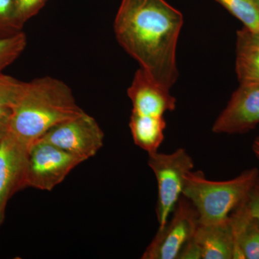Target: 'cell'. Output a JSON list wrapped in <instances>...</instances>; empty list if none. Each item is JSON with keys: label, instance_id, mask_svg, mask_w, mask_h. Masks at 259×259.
I'll return each mask as SVG.
<instances>
[{"label": "cell", "instance_id": "19", "mask_svg": "<svg viewBox=\"0 0 259 259\" xmlns=\"http://www.w3.org/2000/svg\"><path fill=\"white\" fill-rule=\"evenodd\" d=\"M49 0H14L15 15L19 21L25 25L36 15Z\"/></svg>", "mask_w": 259, "mask_h": 259}, {"label": "cell", "instance_id": "8", "mask_svg": "<svg viewBox=\"0 0 259 259\" xmlns=\"http://www.w3.org/2000/svg\"><path fill=\"white\" fill-rule=\"evenodd\" d=\"M259 124V85H240L212 126L215 134H242Z\"/></svg>", "mask_w": 259, "mask_h": 259}, {"label": "cell", "instance_id": "15", "mask_svg": "<svg viewBox=\"0 0 259 259\" xmlns=\"http://www.w3.org/2000/svg\"><path fill=\"white\" fill-rule=\"evenodd\" d=\"M241 21L245 28L259 30V8L256 0H215Z\"/></svg>", "mask_w": 259, "mask_h": 259}, {"label": "cell", "instance_id": "5", "mask_svg": "<svg viewBox=\"0 0 259 259\" xmlns=\"http://www.w3.org/2000/svg\"><path fill=\"white\" fill-rule=\"evenodd\" d=\"M82 162L74 155L38 140L29 146L25 186L42 191L53 190Z\"/></svg>", "mask_w": 259, "mask_h": 259}, {"label": "cell", "instance_id": "11", "mask_svg": "<svg viewBox=\"0 0 259 259\" xmlns=\"http://www.w3.org/2000/svg\"><path fill=\"white\" fill-rule=\"evenodd\" d=\"M202 259H234L235 241L230 217L212 224L199 223L193 238Z\"/></svg>", "mask_w": 259, "mask_h": 259}, {"label": "cell", "instance_id": "17", "mask_svg": "<svg viewBox=\"0 0 259 259\" xmlns=\"http://www.w3.org/2000/svg\"><path fill=\"white\" fill-rule=\"evenodd\" d=\"M26 46L27 37L23 31L12 37L0 38V72L17 60Z\"/></svg>", "mask_w": 259, "mask_h": 259}, {"label": "cell", "instance_id": "13", "mask_svg": "<svg viewBox=\"0 0 259 259\" xmlns=\"http://www.w3.org/2000/svg\"><path fill=\"white\" fill-rule=\"evenodd\" d=\"M130 129L135 144L148 154L157 152L164 139L166 121L163 116H147L133 112Z\"/></svg>", "mask_w": 259, "mask_h": 259}, {"label": "cell", "instance_id": "21", "mask_svg": "<svg viewBox=\"0 0 259 259\" xmlns=\"http://www.w3.org/2000/svg\"><path fill=\"white\" fill-rule=\"evenodd\" d=\"M243 203L250 215L259 223V178L250 190Z\"/></svg>", "mask_w": 259, "mask_h": 259}, {"label": "cell", "instance_id": "7", "mask_svg": "<svg viewBox=\"0 0 259 259\" xmlns=\"http://www.w3.org/2000/svg\"><path fill=\"white\" fill-rule=\"evenodd\" d=\"M104 137L105 135L98 122L83 112L77 117L54 126L39 140L85 161L100 151L103 146Z\"/></svg>", "mask_w": 259, "mask_h": 259}, {"label": "cell", "instance_id": "12", "mask_svg": "<svg viewBox=\"0 0 259 259\" xmlns=\"http://www.w3.org/2000/svg\"><path fill=\"white\" fill-rule=\"evenodd\" d=\"M243 202L230 215L234 236V259H259V223L250 215Z\"/></svg>", "mask_w": 259, "mask_h": 259}, {"label": "cell", "instance_id": "4", "mask_svg": "<svg viewBox=\"0 0 259 259\" xmlns=\"http://www.w3.org/2000/svg\"><path fill=\"white\" fill-rule=\"evenodd\" d=\"M148 166L157 181L158 200L156 212L159 229L163 228L183 193L185 176L193 170V159L185 148L171 153L148 154Z\"/></svg>", "mask_w": 259, "mask_h": 259}, {"label": "cell", "instance_id": "3", "mask_svg": "<svg viewBox=\"0 0 259 259\" xmlns=\"http://www.w3.org/2000/svg\"><path fill=\"white\" fill-rule=\"evenodd\" d=\"M259 178L257 168L242 172L227 181L207 180L202 171H190L185 179L183 193L198 213L199 223L212 224L223 222L244 202Z\"/></svg>", "mask_w": 259, "mask_h": 259}, {"label": "cell", "instance_id": "1", "mask_svg": "<svg viewBox=\"0 0 259 259\" xmlns=\"http://www.w3.org/2000/svg\"><path fill=\"white\" fill-rule=\"evenodd\" d=\"M183 15L165 0H122L117 42L155 81L170 90L179 76L176 50Z\"/></svg>", "mask_w": 259, "mask_h": 259}, {"label": "cell", "instance_id": "9", "mask_svg": "<svg viewBox=\"0 0 259 259\" xmlns=\"http://www.w3.org/2000/svg\"><path fill=\"white\" fill-rule=\"evenodd\" d=\"M29 146L8 132L0 144V226L13 194L25 188V172Z\"/></svg>", "mask_w": 259, "mask_h": 259}, {"label": "cell", "instance_id": "2", "mask_svg": "<svg viewBox=\"0 0 259 259\" xmlns=\"http://www.w3.org/2000/svg\"><path fill=\"white\" fill-rule=\"evenodd\" d=\"M84 112L71 88L51 76L27 82L9 118L8 133L30 146L49 130Z\"/></svg>", "mask_w": 259, "mask_h": 259}, {"label": "cell", "instance_id": "24", "mask_svg": "<svg viewBox=\"0 0 259 259\" xmlns=\"http://www.w3.org/2000/svg\"><path fill=\"white\" fill-rule=\"evenodd\" d=\"M257 5H258L259 8V0H256Z\"/></svg>", "mask_w": 259, "mask_h": 259}, {"label": "cell", "instance_id": "22", "mask_svg": "<svg viewBox=\"0 0 259 259\" xmlns=\"http://www.w3.org/2000/svg\"><path fill=\"white\" fill-rule=\"evenodd\" d=\"M9 119L0 117V144L8 132Z\"/></svg>", "mask_w": 259, "mask_h": 259}, {"label": "cell", "instance_id": "16", "mask_svg": "<svg viewBox=\"0 0 259 259\" xmlns=\"http://www.w3.org/2000/svg\"><path fill=\"white\" fill-rule=\"evenodd\" d=\"M236 71L240 85H259V53L236 51Z\"/></svg>", "mask_w": 259, "mask_h": 259}, {"label": "cell", "instance_id": "14", "mask_svg": "<svg viewBox=\"0 0 259 259\" xmlns=\"http://www.w3.org/2000/svg\"><path fill=\"white\" fill-rule=\"evenodd\" d=\"M27 82L0 72V117L9 119Z\"/></svg>", "mask_w": 259, "mask_h": 259}, {"label": "cell", "instance_id": "10", "mask_svg": "<svg viewBox=\"0 0 259 259\" xmlns=\"http://www.w3.org/2000/svg\"><path fill=\"white\" fill-rule=\"evenodd\" d=\"M127 93L132 102V112L139 115L163 116L165 112L176 108V99L169 90L155 81L141 68L135 74Z\"/></svg>", "mask_w": 259, "mask_h": 259}, {"label": "cell", "instance_id": "20", "mask_svg": "<svg viewBox=\"0 0 259 259\" xmlns=\"http://www.w3.org/2000/svg\"><path fill=\"white\" fill-rule=\"evenodd\" d=\"M236 51L259 53V30H250L243 27L237 32Z\"/></svg>", "mask_w": 259, "mask_h": 259}, {"label": "cell", "instance_id": "23", "mask_svg": "<svg viewBox=\"0 0 259 259\" xmlns=\"http://www.w3.org/2000/svg\"><path fill=\"white\" fill-rule=\"evenodd\" d=\"M252 150H253L255 156H256L257 159L259 161V137L256 138L253 141V144L252 145Z\"/></svg>", "mask_w": 259, "mask_h": 259}, {"label": "cell", "instance_id": "18", "mask_svg": "<svg viewBox=\"0 0 259 259\" xmlns=\"http://www.w3.org/2000/svg\"><path fill=\"white\" fill-rule=\"evenodd\" d=\"M23 26L15 15L14 0H0V38L17 35Z\"/></svg>", "mask_w": 259, "mask_h": 259}, {"label": "cell", "instance_id": "6", "mask_svg": "<svg viewBox=\"0 0 259 259\" xmlns=\"http://www.w3.org/2000/svg\"><path fill=\"white\" fill-rule=\"evenodd\" d=\"M171 214L166 226L158 228L141 258L178 259L192 239L198 227L199 216L192 202L182 195Z\"/></svg>", "mask_w": 259, "mask_h": 259}]
</instances>
